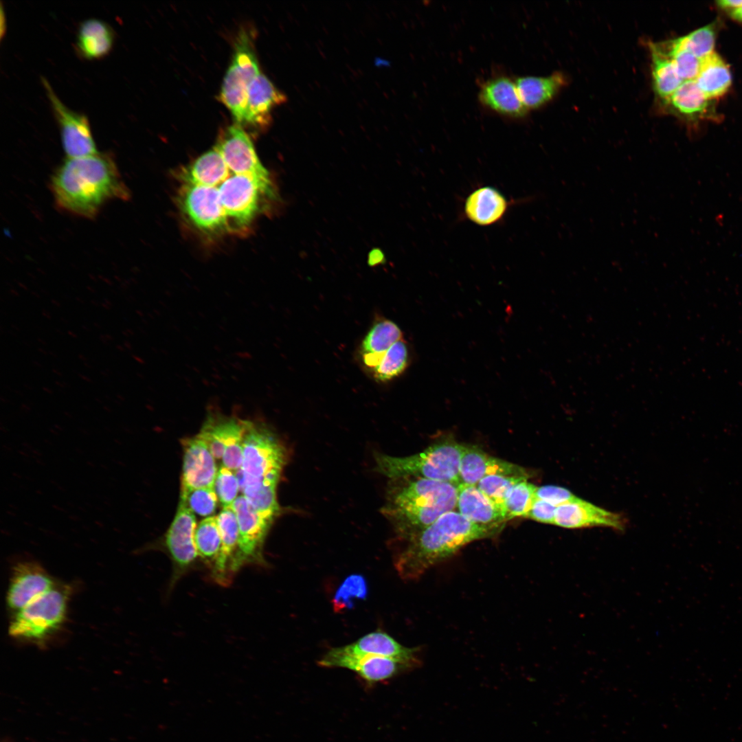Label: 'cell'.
Wrapping results in <instances>:
<instances>
[{"label": "cell", "instance_id": "1", "mask_svg": "<svg viewBox=\"0 0 742 742\" xmlns=\"http://www.w3.org/2000/svg\"><path fill=\"white\" fill-rule=\"evenodd\" d=\"M177 203L196 229L210 235L247 231L278 199L269 170L238 124L223 128L215 144L177 175Z\"/></svg>", "mask_w": 742, "mask_h": 742}, {"label": "cell", "instance_id": "2", "mask_svg": "<svg viewBox=\"0 0 742 742\" xmlns=\"http://www.w3.org/2000/svg\"><path fill=\"white\" fill-rule=\"evenodd\" d=\"M50 188L60 209L90 219L108 202L131 196L113 156L106 153L67 158L53 174Z\"/></svg>", "mask_w": 742, "mask_h": 742}, {"label": "cell", "instance_id": "3", "mask_svg": "<svg viewBox=\"0 0 742 742\" xmlns=\"http://www.w3.org/2000/svg\"><path fill=\"white\" fill-rule=\"evenodd\" d=\"M504 525L475 524L456 510L445 513L405 541L406 546L394 561L396 571L404 581L418 580L468 543L495 537Z\"/></svg>", "mask_w": 742, "mask_h": 742}, {"label": "cell", "instance_id": "4", "mask_svg": "<svg viewBox=\"0 0 742 742\" xmlns=\"http://www.w3.org/2000/svg\"><path fill=\"white\" fill-rule=\"evenodd\" d=\"M382 509L400 539L406 541L441 515L456 510L458 485L421 477H403Z\"/></svg>", "mask_w": 742, "mask_h": 742}, {"label": "cell", "instance_id": "5", "mask_svg": "<svg viewBox=\"0 0 742 742\" xmlns=\"http://www.w3.org/2000/svg\"><path fill=\"white\" fill-rule=\"evenodd\" d=\"M462 444L440 440L423 451L405 457L375 456V470L391 479L421 477L458 485Z\"/></svg>", "mask_w": 742, "mask_h": 742}, {"label": "cell", "instance_id": "6", "mask_svg": "<svg viewBox=\"0 0 742 742\" xmlns=\"http://www.w3.org/2000/svg\"><path fill=\"white\" fill-rule=\"evenodd\" d=\"M71 587L56 583L52 589L12 614L9 635L16 640L44 644L64 625Z\"/></svg>", "mask_w": 742, "mask_h": 742}, {"label": "cell", "instance_id": "7", "mask_svg": "<svg viewBox=\"0 0 742 742\" xmlns=\"http://www.w3.org/2000/svg\"><path fill=\"white\" fill-rule=\"evenodd\" d=\"M243 463L238 480L278 484L287 461V451L278 437L262 423L248 420L243 442Z\"/></svg>", "mask_w": 742, "mask_h": 742}, {"label": "cell", "instance_id": "8", "mask_svg": "<svg viewBox=\"0 0 742 742\" xmlns=\"http://www.w3.org/2000/svg\"><path fill=\"white\" fill-rule=\"evenodd\" d=\"M260 73L251 38L246 30H241L236 36L232 61L218 97L236 124H243L248 88Z\"/></svg>", "mask_w": 742, "mask_h": 742}, {"label": "cell", "instance_id": "9", "mask_svg": "<svg viewBox=\"0 0 742 742\" xmlns=\"http://www.w3.org/2000/svg\"><path fill=\"white\" fill-rule=\"evenodd\" d=\"M196 524L194 513L180 501L176 515L163 540V547L172 563L169 592L183 576L201 567L194 542Z\"/></svg>", "mask_w": 742, "mask_h": 742}, {"label": "cell", "instance_id": "10", "mask_svg": "<svg viewBox=\"0 0 742 742\" xmlns=\"http://www.w3.org/2000/svg\"><path fill=\"white\" fill-rule=\"evenodd\" d=\"M41 82L58 125L63 148L67 158H79L98 153L88 117L65 106L45 78L41 77Z\"/></svg>", "mask_w": 742, "mask_h": 742}, {"label": "cell", "instance_id": "11", "mask_svg": "<svg viewBox=\"0 0 742 742\" xmlns=\"http://www.w3.org/2000/svg\"><path fill=\"white\" fill-rule=\"evenodd\" d=\"M318 664L325 668H343L352 671L370 685L385 682L414 668L408 663L392 657L350 654L342 651L339 647L330 649L321 657Z\"/></svg>", "mask_w": 742, "mask_h": 742}, {"label": "cell", "instance_id": "12", "mask_svg": "<svg viewBox=\"0 0 742 742\" xmlns=\"http://www.w3.org/2000/svg\"><path fill=\"white\" fill-rule=\"evenodd\" d=\"M238 524V565H267L263 546L271 524L262 517L242 495L232 504Z\"/></svg>", "mask_w": 742, "mask_h": 742}, {"label": "cell", "instance_id": "13", "mask_svg": "<svg viewBox=\"0 0 742 742\" xmlns=\"http://www.w3.org/2000/svg\"><path fill=\"white\" fill-rule=\"evenodd\" d=\"M56 584L49 574L37 562H19L11 573L5 597L7 607L13 614Z\"/></svg>", "mask_w": 742, "mask_h": 742}, {"label": "cell", "instance_id": "14", "mask_svg": "<svg viewBox=\"0 0 742 742\" xmlns=\"http://www.w3.org/2000/svg\"><path fill=\"white\" fill-rule=\"evenodd\" d=\"M183 449L181 491L214 487L218 473L215 458L197 435L182 440Z\"/></svg>", "mask_w": 742, "mask_h": 742}, {"label": "cell", "instance_id": "15", "mask_svg": "<svg viewBox=\"0 0 742 742\" xmlns=\"http://www.w3.org/2000/svg\"><path fill=\"white\" fill-rule=\"evenodd\" d=\"M460 484L475 485L490 475L528 477L523 467L491 456L477 446L462 445L460 460Z\"/></svg>", "mask_w": 742, "mask_h": 742}, {"label": "cell", "instance_id": "16", "mask_svg": "<svg viewBox=\"0 0 742 742\" xmlns=\"http://www.w3.org/2000/svg\"><path fill=\"white\" fill-rule=\"evenodd\" d=\"M714 101L704 94L695 80H687L662 105L669 113L690 122L719 121Z\"/></svg>", "mask_w": 742, "mask_h": 742}, {"label": "cell", "instance_id": "17", "mask_svg": "<svg viewBox=\"0 0 742 742\" xmlns=\"http://www.w3.org/2000/svg\"><path fill=\"white\" fill-rule=\"evenodd\" d=\"M554 525L571 529L605 526L621 530L625 521L618 513L578 498L556 508Z\"/></svg>", "mask_w": 742, "mask_h": 742}, {"label": "cell", "instance_id": "18", "mask_svg": "<svg viewBox=\"0 0 742 742\" xmlns=\"http://www.w3.org/2000/svg\"><path fill=\"white\" fill-rule=\"evenodd\" d=\"M511 201L498 189L490 186L478 187L464 202L463 214L473 223L482 227L500 222L510 207Z\"/></svg>", "mask_w": 742, "mask_h": 742}, {"label": "cell", "instance_id": "19", "mask_svg": "<svg viewBox=\"0 0 742 742\" xmlns=\"http://www.w3.org/2000/svg\"><path fill=\"white\" fill-rule=\"evenodd\" d=\"M286 101V95L260 73L248 88L243 124L258 128L269 126L273 109Z\"/></svg>", "mask_w": 742, "mask_h": 742}, {"label": "cell", "instance_id": "20", "mask_svg": "<svg viewBox=\"0 0 742 742\" xmlns=\"http://www.w3.org/2000/svg\"><path fill=\"white\" fill-rule=\"evenodd\" d=\"M478 97L484 106L508 117H522L528 111L521 99L516 82L507 76L493 77L484 82Z\"/></svg>", "mask_w": 742, "mask_h": 742}, {"label": "cell", "instance_id": "21", "mask_svg": "<svg viewBox=\"0 0 742 742\" xmlns=\"http://www.w3.org/2000/svg\"><path fill=\"white\" fill-rule=\"evenodd\" d=\"M339 649L350 654L392 657L408 663L414 667L419 664L417 649L402 645L390 635L379 629L361 637L351 644L340 647Z\"/></svg>", "mask_w": 742, "mask_h": 742}, {"label": "cell", "instance_id": "22", "mask_svg": "<svg viewBox=\"0 0 742 742\" xmlns=\"http://www.w3.org/2000/svg\"><path fill=\"white\" fill-rule=\"evenodd\" d=\"M248 420L220 413L210 414L198 434L214 458L221 460L225 448L236 438L243 436Z\"/></svg>", "mask_w": 742, "mask_h": 742}, {"label": "cell", "instance_id": "23", "mask_svg": "<svg viewBox=\"0 0 742 742\" xmlns=\"http://www.w3.org/2000/svg\"><path fill=\"white\" fill-rule=\"evenodd\" d=\"M457 511L478 524H505L504 514L475 485H458Z\"/></svg>", "mask_w": 742, "mask_h": 742}, {"label": "cell", "instance_id": "24", "mask_svg": "<svg viewBox=\"0 0 742 742\" xmlns=\"http://www.w3.org/2000/svg\"><path fill=\"white\" fill-rule=\"evenodd\" d=\"M114 39V32L107 23L98 19H89L78 26L75 49L83 58L98 59L111 52Z\"/></svg>", "mask_w": 742, "mask_h": 742}, {"label": "cell", "instance_id": "25", "mask_svg": "<svg viewBox=\"0 0 742 742\" xmlns=\"http://www.w3.org/2000/svg\"><path fill=\"white\" fill-rule=\"evenodd\" d=\"M695 81L708 99L715 100L728 92L732 78L729 65L719 54L714 52L701 60V67Z\"/></svg>", "mask_w": 742, "mask_h": 742}, {"label": "cell", "instance_id": "26", "mask_svg": "<svg viewBox=\"0 0 742 742\" xmlns=\"http://www.w3.org/2000/svg\"><path fill=\"white\" fill-rule=\"evenodd\" d=\"M517 87L528 110L537 109L549 102L566 84V77L561 72L548 76H522L516 81Z\"/></svg>", "mask_w": 742, "mask_h": 742}, {"label": "cell", "instance_id": "27", "mask_svg": "<svg viewBox=\"0 0 742 742\" xmlns=\"http://www.w3.org/2000/svg\"><path fill=\"white\" fill-rule=\"evenodd\" d=\"M401 338L402 332L394 322L385 319L376 323L361 346L363 364L372 370L379 363L386 351Z\"/></svg>", "mask_w": 742, "mask_h": 742}, {"label": "cell", "instance_id": "28", "mask_svg": "<svg viewBox=\"0 0 742 742\" xmlns=\"http://www.w3.org/2000/svg\"><path fill=\"white\" fill-rule=\"evenodd\" d=\"M653 89L662 104L666 101L684 82L671 59L654 43H649Z\"/></svg>", "mask_w": 742, "mask_h": 742}, {"label": "cell", "instance_id": "29", "mask_svg": "<svg viewBox=\"0 0 742 742\" xmlns=\"http://www.w3.org/2000/svg\"><path fill=\"white\" fill-rule=\"evenodd\" d=\"M194 542L203 567L211 577L215 571L221 553V537L216 517L203 519L196 527Z\"/></svg>", "mask_w": 742, "mask_h": 742}, {"label": "cell", "instance_id": "30", "mask_svg": "<svg viewBox=\"0 0 742 742\" xmlns=\"http://www.w3.org/2000/svg\"><path fill=\"white\" fill-rule=\"evenodd\" d=\"M240 491L257 513L270 524L280 513L277 500L278 484L238 480Z\"/></svg>", "mask_w": 742, "mask_h": 742}, {"label": "cell", "instance_id": "31", "mask_svg": "<svg viewBox=\"0 0 742 742\" xmlns=\"http://www.w3.org/2000/svg\"><path fill=\"white\" fill-rule=\"evenodd\" d=\"M719 27L720 21H715L671 41L675 46L688 50L703 60L715 52Z\"/></svg>", "mask_w": 742, "mask_h": 742}, {"label": "cell", "instance_id": "32", "mask_svg": "<svg viewBox=\"0 0 742 742\" xmlns=\"http://www.w3.org/2000/svg\"><path fill=\"white\" fill-rule=\"evenodd\" d=\"M408 359L407 345L401 339L386 351L379 363L371 370L374 378L385 382L398 376L407 368Z\"/></svg>", "mask_w": 742, "mask_h": 742}, {"label": "cell", "instance_id": "33", "mask_svg": "<svg viewBox=\"0 0 742 742\" xmlns=\"http://www.w3.org/2000/svg\"><path fill=\"white\" fill-rule=\"evenodd\" d=\"M537 488V486L528 482L527 480H524L510 489L506 498L504 508L507 521L516 517H527L536 499Z\"/></svg>", "mask_w": 742, "mask_h": 742}, {"label": "cell", "instance_id": "34", "mask_svg": "<svg viewBox=\"0 0 742 742\" xmlns=\"http://www.w3.org/2000/svg\"><path fill=\"white\" fill-rule=\"evenodd\" d=\"M524 480H528V477L490 475L483 477L476 486L504 514V502L509 491L515 484Z\"/></svg>", "mask_w": 742, "mask_h": 742}, {"label": "cell", "instance_id": "35", "mask_svg": "<svg viewBox=\"0 0 742 742\" xmlns=\"http://www.w3.org/2000/svg\"><path fill=\"white\" fill-rule=\"evenodd\" d=\"M218 500L214 487L181 491L180 501L194 513L201 517H211L216 509Z\"/></svg>", "mask_w": 742, "mask_h": 742}, {"label": "cell", "instance_id": "36", "mask_svg": "<svg viewBox=\"0 0 742 742\" xmlns=\"http://www.w3.org/2000/svg\"><path fill=\"white\" fill-rule=\"evenodd\" d=\"M367 590L366 582L362 576H348L335 594L333 600L335 609L341 611L350 607L354 599L366 597Z\"/></svg>", "mask_w": 742, "mask_h": 742}, {"label": "cell", "instance_id": "37", "mask_svg": "<svg viewBox=\"0 0 742 742\" xmlns=\"http://www.w3.org/2000/svg\"><path fill=\"white\" fill-rule=\"evenodd\" d=\"M214 489L223 508L231 506L240 491L236 473L223 466H221L214 481Z\"/></svg>", "mask_w": 742, "mask_h": 742}, {"label": "cell", "instance_id": "38", "mask_svg": "<svg viewBox=\"0 0 742 742\" xmlns=\"http://www.w3.org/2000/svg\"><path fill=\"white\" fill-rule=\"evenodd\" d=\"M536 498L547 501L558 507L564 504L574 502L579 497L565 488L546 485L537 488Z\"/></svg>", "mask_w": 742, "mask_h": 742}, {"label": "cell", "instance_id": "39", "mask_svg": "<svg viewBox=\"0 0 742 742\" xmlns=\"http://www.w3.org/2000/svg\"><path fill=\"white\" fill-rule=\"evenodd\" d=\"M243 437L238 438L227 445L222 457L223 466L236 472L243 463Z\"/></svg>", "mask_w": 742, "mask_h": 742}, {"label": "cell", "instance_id": "40", "mask_svg": "<svg viewBox=\"0 0 742 742\" xmlns=\"http://www.w3.org/2000/svg\"><path fill=\"white\" fill-rule=\"evenodd\" d=\"M556 508L547 501L536 498L527 517L538 522L554 524Z\"/></svg>", "mask_w": 742, "mask_h": 742}, {"label": "cell", "instance_id": "41", "mask_svg": "<svg viewBox=\"0 0 742 742\" xmlns=\"http://www.w3.org/2000/svg\"><path fill=\"white\" fill-rule=\"evenodd\" d=\"M716 5L727 14L742 5V0H721L716 1Z\"/></svg>", "mask_w": 742, "mask_h": 742}, {"label": "cell", "instance_id": "42", "mask_svg": "<svg viewBox=\"0 0 742 742\" xmlns=\"http://www.w3.org/2000/svg\"><path fill=\"white\" fill-rule=\"evenodd\" d=\"M735 21L742 24V5L728 14Z\"/></svg>", "mask_w": 742, "mask_h": 742}]
</instances>
